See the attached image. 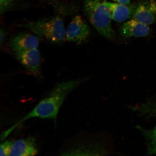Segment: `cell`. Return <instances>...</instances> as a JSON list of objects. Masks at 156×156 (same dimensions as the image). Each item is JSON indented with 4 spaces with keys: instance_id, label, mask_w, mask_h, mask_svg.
<instances>
[{
    "instance_id": "cell-11",
    "label": "cell",
    "mask_w": 156,
    "mask_h": 156,
    "mask_svg": "<svg viewBox=\"0 0 156 156\" xmlns=\"http://www.w3.org/2000/svg\"><path fill=\"white\" fill-rule=\"evenodd\" d=\"M107 5L111 18L117 22H122L133 17L136 7V5H125L108 2Z\"/></svg>"
},
{
    "instance_id": "cell-7",
    "label": "cell",
    "mask_w": 156,
    "mask_h": 156,
    "mask_svg": "<svg viewBox=\"0 0 156 156\" xmlns=\"http://www.w3.org/2000/svg\"><path fill=\"white\" fill-rule=\"evenodd\" d=\"M39 39L28 33H19L11 37L9 42V46L15 53L26 51L37 48Z\"/></svg>"
},
{
    "instance_id": "cell-17",
    "label": "cell",
    "mask_w": 156,
    "mask_h": 156,
    "mask_svg": "<svg viewBox=\"0 0 156 156\" xmlns=\"http://www.w3.org/2000/svg\"><path fill=\"white\" fill-rule=\"evenodd\" d=\"M113 1L121 4L125 5L130 4V0H113Z\"/></svg>"
},
{
    "instance_id": "cell-12",
    "label": "cell",
    "mask_w": 156,
    "mask_h": 156,
    "mask_svg": "<svg viewBox=\"0 0 156 156\" xmlns=\"http://www.w3.org/2000/svg\"><path fill=\"white\" fill-rule=\"evenodd\" d=\"M154 117H156V115ZM136 128L147 140V154L156 155V124L154 127L151 129H145L138 126H136Z\"/></svg>"
},
{
    "instance_id": "cell-10",
    "label": "cell",
    "mask_w": 156,
    "mask_h": 156,
    "mask_svg": "<svg viewBox=\"0 0 156 156\" xmlns=\"http://www.w3.org/2000/svg\"><path fill=\"white\" fill-rule=\"evenodd\" d=\"M37 154L36 139L29 136L13 142L9 156H34Z\"/></svg>"
},
{
    "instance_id": "cell-8",
    "label": "cell",
    "mask_w": 156,
    "mask_h": 156,
    "mask_svg": "<svg viewBox=\"0 0 156 156\" xmlns=\"http://www.w3.org/2000/svg\"><path fill=\"white\" fill-rule=\"evenodd\" d=\"M133 19L147 25L156 22V1L145 0L136 5Z\"/></svg>"
},
{
    "instance_id": "cell-1",
    "label": "cell",
    "mask_w": 156,
    "mask_h": 156,
    "mask_svg": "<svg viewBox=\"0 0 156 156\" xmlns=\"http://www.w3.org/2000/svg\"><path fill=\"white\" fill-rule=\"evenodd\" d=\"M88 79V77H84L58 84L54 88L49 95L41 101L30 112L3 132L1 135L2 139L5 140L17 126L31 118L51 119L55 122L58 111L68 94Z\"/></svg>"
},
{
    "instance_id": "cell-15",
    "label": "cell",
    "mask_w": 156,
    "mask_h": 156,
    "mask_svg": "<svg viewBox=\"0 0 156 156\" xmlns=\"http://www.w3.org/2000/svg\"><path fill=\"white\" fill-rule=\"evenodd\" d=\"M13 143L12 141H9L2 142L0 146V155L9 156Z\"/></svg>"
},
{
    "instance_id": "cell-13",
    "label": "cell",
    "mask_w": 156,
    "mask_h": 156,
    "mask_svg": "<svg viewBox=\"0 0 156 156\" xmlns=\"http://www.w3.org/2000/svg\"><path fill=\"white\" fill-rule=\"evenodd\" d=\"M130 108L142 116L154 117L156 115V101L150 100L141 104L130 106Z\"/></svg>"
},
{
    "instance_id": "cell-6",
    "label": "cell",
    "mask_w": 156,
    "mask_h": 156,
    "mask_svg": "<svg viewBox=\"0 0 156 156\" xmlns=\"http://www.w3.org/2000/svg\"><path fill=\"white\" fill-rule=\"evenodd\" d=\"M15 57L27 71L35 76L41 75V57L37 48L15 53Z\"/></svg>"
},
{
    "instance_id": "cell-16",
    "label": "cell",
    "mask_w": 156,
    "mask_h": 156,
    "mask_svg": "<svg viewBox=\"0 0 156 156\" xmlns=\"http://www.w3.org/2000/svg\"><path fill=\"white\" fill-rule=\"evenodd\" d=\"M0 34H1V45L2 44L5 38V33L3 28H1L0 30Z\"/></svg>"
},
{
    "instance_id": "cell-3",
    "label": "cell",
    "mask_w": 156,
    "mask_h": 156,
    "mask_svg": "<svg viewBox=\"0 0 156 156\" xmlns=\"http://www.w3.org/2000/svg\"><path fill=\"white\" fill-rule=\"evenodd\" d=\"M23 26L52 43L60 44L65 40V27L63 20L59 16L28 21Z\"/></svg>"
},
{
    "instance_id": "cell-5",
    "label": "cell",
    "mask_w": 156,
    "mask_h": 156,
    "mask_svg": "<svg viewBox=\"0 0 156 156\" xmlns=\"http://www.w3.org/2000/svg\"><path fill=\"white\" fill-rule=\"evenodd\" d=\"M89 27L80 16H76L68 25L66 37L70 42L81 44L87 40L90 35Z\"/></svg>"
},
{
    "instance_id": "cell-9",
    "label": "cell",
    "mask_w": 156,
    "mask_h": 156,
    "mask_svg": "<svg viewBox=\"0 0 156 156\" xmlns=\"http://www.w3.org/2000/svg\"><path fill=\"white\" fill-rule=\"evenodd\" d=\"M151 32L149 25L143 24L134 19L126 21L120 29V34L125 38L141 37L149 35Z\"/></svg>"
},
{
    "instance_id": "cell-4",
    "label": "cell",
    "mask_w": 156,
    "mask_h": 156,
    "mask_svg": "<svg viewBox=\"0 0 156 156\" xmlns=\"http://www.w3.org/2000/svg\"><path fill=\"white\" fill-rule=\"evenodd\" d=\"M99 134H90L85 139L63 153V155H104L113 153L110 138Z\"/></svg>"
},
{
    "instance_id": "cell-14",
    "label": "cell",
    "mask_w": 156,
    "mask_h": 156,
    "mask_svg": "<svg viewBox=\"0 0 156 156\" xmlns=\"http://www.w3.org/2000/svg\"><path fill=\"white\" fill-rule=\"evenodd\" d=\"M14 5L15 0H0L1 15L12 9Z\"/></svg>"
},
{
    "instance_id": "cell-2",
    "label": "cell",
    "mask_w": 156,
    "mask_h": 156,
    "mask_svg": "<svg viewBox=\"0 0 156 156\" xmlns=\"http://www.w3.org/2000/svg\"><path fill=\"white\" fill-rule=\"evenodd\" d=\"M107 0H85L83 9L91 24L99 34L109 40L115 36L112 28Z\"/></svg>"
}]
</instances>
